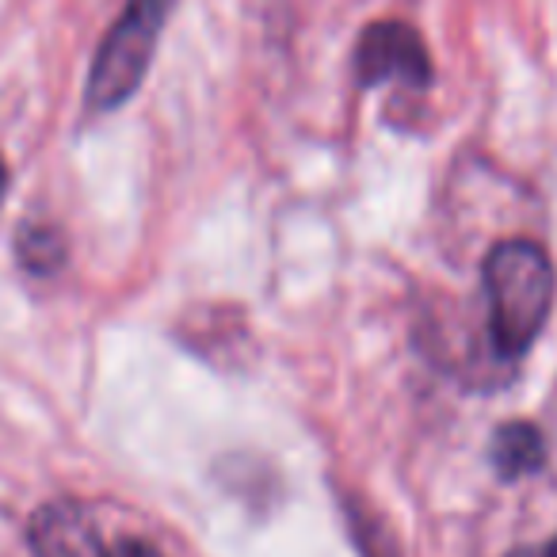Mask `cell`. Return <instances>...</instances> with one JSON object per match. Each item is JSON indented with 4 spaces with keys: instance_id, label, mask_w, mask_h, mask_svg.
<instances>
[{
    "instance_id": "obj_3",
    "label": "cell",
    "mask_w": 557,
    "mask_h": 557,
    "mask_svg": "<svg viewBox=\"0 0 557 557\" xmlns=\"http://www.w3.org/2000/svg\"><path fill=\"white\" fill-rule=\"evenodd\" d=\"M432 58L417 27L401 20H379L359 35L356 47V81L359 88L401 85L405 92L432 88Z\"/></svg>"
},
{
    "instance_id": "obj_2",
    "label": "cell",
    "mask_w": 557,
    "mask_h": 557,
    "mask_svg": "<svg viewBox=\"0 0 557 557\" xmlns=\"http://www.w3.org/2000/svg\"><path fill=\"white\" fill-rule=\"evenodd\" d=\"M172 9H176V0H126L123 16L100 42L92 73H88L85 108L92 115H108V111L123 108L141 88Z\"/></svg>"
},
{
    "instance_id": "obj_1",
    "label": "cell",
    "mask_w": 557,
    "mask_h": 557,
    "mask_svg": "<svg viewBox=\"0 0 557 557\" xmlns=\"http://www.w3.org/2000/svg\"><path fill=\"white\" fill-rule=\"evenodd\" d=\"M485 318L493 356L519 363L546 329L557 298V271L549 252L531 237H508L488 248L481 263Z\"/></svg>"
},
{
    "instance_id": "obj_4",
    "label": "cell",
    "mask_w": 557,
    "mask_h": 557,
    "mask_svg": "<svg viewBox=\"0 0 557 557\" xmlns=\"http://www.w3.org/2000/svg\"><path fill=\"white\" fill-rule=\"evenodd\" d=\"M27 542L35 557H108V542L100 539L92 516L73 500H54L35 511Z\"/></svg>"
},
{
    "instance_id": "obj_5",
    "label": "cell",
    "mask_w": 557,
    "mask_h": 557,
    "mask_svg": "<svg viewBox=\"0 0 557 557\" xmlns=\"http://www.w3.org/2000/svg\"><path fill=\"white\" fill-rule=\"evenodd\" d=\"M488 458H493V470L504 481L531 478L546 466V440H542L539 424L531 420H508L493 432L488 443Z\"/></svg>"
},
{
    "instance_id": "obj_8",
    "label": "cell",
    "mask_w": 557,
    "mask_h": 557,
    "mask_svg": "<svg viewBox=\"0 0 557 557\" xmlns=\"http://www.w3.org/2000/svg\"><path fill=\"white\" fill-rule=\"evenodd\" d=\"M508 557H557V534H554V539H546V542H539V546H519V549H511Z\"/></svg>"
},
{
    "instance_id": "obj_9",
    "label": "cell",
    "mask_w": 557,
    "mask_h": 557,
    "mask_svg": "<svg viewBox=\"0 0 557 557\" xmlns=\"http://www.w3.org/2000/svg\"><path fill=\"white\" fill-rule=\"evenodd\" d=\"M4 195H9V164L0 157V207H4Z\"/></svg>"
},
{
    "instance_id": "obj_6",
    "label": "cell",
    "mask_w": 557,
    "mask_h": 557,
    "mask_svg": "<svg viewBox=\"0 0 557 557\" xmlns=\"http://www.w3.org/2000/svg\"><path fill=\"white\" fill-rule=\"evenodd\" d=\"M16 256L27 271L50 275V271L62 268L65 240H62V233L50 230V225H24V230H20V240H16Z\"/></svg>"
},
{
    "instance_id": "obj_7",
    "label": "cell",
    "mask_w": 557,
    "mask_h": 557,
    "mask_svg": "<svg viewBox=\"0 0 557 557\" xmlns=\"http://www.w3.org/2000/svg\"><path fill=\"white\" fill-rule=\"evenodd\" d=\"M108 557H161V554L141 539H123L115 546H108Z\"/></svg>"
}]
</instances>
